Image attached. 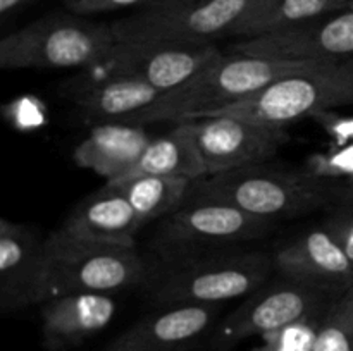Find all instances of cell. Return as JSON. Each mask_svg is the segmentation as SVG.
Segmentation results:
<instances>
[{
	"label": "cell",
	"mask_w": 353,
	"mask_h": 351,
	"mask_svg": "<svg viewBox=\"0 0 353 351\" xmlns=\"http://www.w3.org/2000/svg\"><path fill=\"white\" fill-rule=\"evenodd\" d=\"M326 62L281 61L243 54H223L209 67L172 92L162 93L157 102L124 120L128 124L186 123L261 92L272 81L309 71Z\"/></svg>",
	"instance_id": "obj_1"
},
{
	"label": "cell",
	"mask_w": 353,
	"mask_h": 351,
	"mask_svg": "<svg viewBox=\"0 0 353 351\" xmlns=\"http://www.w3.org/2000/svg\"><path fill=\"white\" fill-rule=\"evenodd\" d=\"M148 268L134 248L76 240L54 231L43 241L38 303L76 292H112L137 286Z\"/></svg>",
	"instance_id": "obj_2"
},
{
	"label": "cell",
	"mask_w": 353,
	"mask_h": 351,
	"mask_svg": "<svg viewBox=\"0 0 353 351\" xmlns=\"http://www.w3.org/2000/svg\"><path fill=\"white\" fill-rule=\"evenodd\" d=\"M117 45L112 24L79 14H52L0 41L3 69H93Z\"/></svg>",
	"instance_id": "obj_3"
},
{
	"label": "cell",
	"mask_w": 353,
	"mask_h": 351,
	"mask_svg": "<svg viewBox=\"0 0 353 351\" xmlns=\"http://www.w3.org/2000/svg\"><path fill=\"white\" fill-rule=\"evenodd\" d=\"M350 103H353V61H340L285 76L252 96L205 116H233L264 126L286 127L305 117L319 116Z\"/></svg>",
	"instance_id": "obj_4"
},
{
	"label": "cell",
	"mask_w": 353,
	"mask_h": 351,
	"mask_svg": "<svg viewBox=\"0 0 353 351\" xmlns=\"http://www.w3.org/2000/svg\"><path fill=\"white\" fill-rule=\"evenodd\" d=\"M259 0H161L116 21L117 43H212L234 36Z\"/></svg>",
	"instance_id": "obj_5"
},
{
	"label": "cell",
	"mask_w": 353,
	"mask_h": 351,
	"mask_svg": "<svg viewBox=\"0 0 353 351\" xmlns=\"http://www.w3.org/2000/svg\"><path fill=\"white\" fill-rule=\"evenodd\" d=\"M196 196L224 200L252 215L274 220L319 209L330 196V188L312 172L257 164L205 176L196 188Z\"/></svg>",
	"instance_id": "obj_6"
},
{
	"label": "cell",
	"mask_w": 353,
	"mask_h": 351,
	"mask_svg": "<svg viewBox=\"0 0 353 351\" xmlns=\"http://www.w3.org/2000/svg\"><path fill=\"white\" fill-rule=\"evenodd\" d=\"M272 268L274 258L257 251L192 262L164 279L154 298L161 306L217 305L261 289Z\"/></svg>",
	"instance_id": "obj_7"
},
{
	"label": "cell",
	"mask_w": 353,
	"mask_h": 351,
	"mask_svg": "<svg viewBox=\"0 0 353 351\" xmlns=\"http://www.w3.org/2000/svg\"><path fill=\"white\" fill-rule=\"evenodd\" d=\"M272 220L252 215L224 200L196 196L169 213L157 234L164 253L178 255L261 236Z\"/></svg>",
	"instance_id": "obj_8"
},
{
	"label": "cell",
	"mask_w": 353,
	"mask_h": 351,
	"mask_svg": "<svg viewBox=\"0 0 353 351\" xmlns=\"http://www.w3.org/2000/svg\"><path fill=\"white\" fill-rule=\"evenodd\" d=\"M326 291L286 279L261 288L241 303L214 334V346L228 350L254 336H268L309 317L321 315Z\"/></svg>",
	"instance_id": "obj_9"
},
{
	"label": "cell",
	"mask_w": 353,
	"mask_h": 351,
	"mask_svg": "<svg viewBox=\"0 0 353 351\" xmlns=\"http://www.w3.org/2000/svg\"><path fill=\"white\" fill-rule=\"evenodd\" d=\"M186 124L205 176L262 164L290 140L286 127L264 126L233 116H205Z\"/></svg>",
	"instance_id": "obj_10"
},
{
	"label": "cell",
	"mask_w": 353,
	"mask_h": 351,
	"mask_svg": "<svg viewBox=\"0 0 353 351\" xmlns=\"http://www.w3.org/2000/svg\"><path fill=\"white\" fill-rule=\"evenodd\" d=\"M221 55L214 43H117L92 71L126 76L168 93L195 78Z\"/></svg>",
	"instance_id": "obj_11"
},
{
	"label": "cell",
	"mask_w": 353,
	"mask_h": 351,
	"mask_svg": "<svg viewBox=\"0 0 353 351\" xmlns=\"http://www.w3.org/2000/svg\"><path fill=\"white\" fill-rule=\"evenodd\" d=\"M231 52L281 61L340 62L353 55V10L347 7L299 26L238 40Z\"/></svg>",
	"instance_id": "obj_12"
},
{
	"label": "cell",
	"mask_w": 353,
	"mask_h": 351,
	"mask_svg": "<svg viewBox=\"0 0 353 351\" xmlns=\"http://www.w3.org/2000/svg\"><path fill=\"white\" fill-rule=\"evenodd\" d=\"M217 305H172L121 332L105 351H188L212 329Z\"/></svg>",
	"instance_id": "obj_13"
},
{
	"label": "cell",
	"mask_w": 353,
	"mask_h": 351,
	"mask_svg": "<svg viewBox=\"0 0 353 351\" xmlns=\"http://www.w3.org/2000/svg\"><path fill=\"white\" fill-rule=\"evenodd\" d=\"M272 258L274 268L290 281L321 291H343L353 286L352 262L326 226L300 234Z\"/></svg>",
	"instance_id": "obj_14"
},
{
	"label": "cell",
	"mask_w": 353,
	"mask_h": 351,
	"mask_svg": "<svg viewBox=\"0 0 353 351\" xmlns=\"http://www.w3.org/2000/svg\"><path fill=\"white\" fill-rule=\"evenodd\" d=\"M64 95L95 124L124 123L162 95L147 83L88 69L69 81Z\"/></svg>",
	"instance_id": "obj_15"
},
{
	"label": "cell",
	"mask_w": 353,
	"mask_h": 351,
	"mask_svg": "<svg viewBox=\"0 0 353 351\" xmlns=\"http://www.w3.org/2000/svg\"><path fill=\"white\" fill-rule=\"evenodd\" d=\"M43 241L9 219L0 220V306L3 312L38 303Z\"/></svg>",
	"instance_id": "obj_16"
},
{
	"label": "cell",
	"mask_w": 353,
	"mask_h": 351,
	"mask_svg": "<svg viewBox=\"0 0 353 351\" xmlns=\"http://www.w3.org/2000/svg\"><path fill=\"white\" fill-rule=\"evenodd\" d=\"M141 222L123 193L103 184L74 206L59 231L76 240L134 248Z\"/></svg>",
	"instance_id": "obj_17"
},
{
	"label": "cell",
	"mask_w": 353,
	"mask_h": 351,
	"mask_svg": "<svg viewBox=\"0 0 353 351\" xmlns=\"http://www.w3.org/2000/svg\"><path fill=\"white\" fill-rule=\"evenodd\" d=\"M116 310V299L105 292H76L48 299L41 310L45 344L61 350L81 343L105 329Z\"/></svg>",
	"instance_id": "obj_18"
},
{
	"label": "cell",
	"mask_w": 353,
	"mask_h": 351,
	"mask_svg": "<svg viewBox=\"0 0 353 351\" xmlns=\"http://www.w3.org/2000/svg\"><path fill=\"white\" fill-rule=\"evenodd\" d=\"M152 136L141 124H95L88 136L74 148L76 165L95 172L105 182L126 178L140 160Z\"/></svg>",
	"instance_id": "obj_19"
},
{
	"label": "cell",
	"mask_w": 353,
	"mask_h": 351,
	"mask_svg": "<svg viewBox=\"0 0 353 351\" xmlns=\"http://www.w3.org/2000/svg\"><path fill=\"white\" fill-rule=\"evenodd\" d=\"M134 176H165L190 181L205 178V169L188 124L178 123L168 133L152 138L140 160L126 178Z\"/></svg>",
	"instance_id": "obj_20"
},
{
	"label": "cell",
	"mask_w": 353,
	"mask_h": 351,
	"mask_svg": "<svg viewBox=\"0 0 353 351\" xmlns=\"http://www.w3.org/2000/svg\"><path fill=\"white\" fill-rule=\"evenodd\" d=\"M348 7V0H259L238 26L234 38L262 36Z\"/></svg>",
	"instance_id": "obj_21"
},
{
	"label": "cell",
	"mask_w": 353,
	"mask_h": 351,
	"mask_svg": "<svg viewBox=\"0 0 353 351\" xmlns=\"http://www.w3.org/2000/svg\"><path fill=\"white\" fill-rule=\"evenodd\" d=\"M193 181L165 176H134L121 181L107 182L114 186L131 203L141 226L159 217L169 215L185 202Z\"/></svg>",
	"instance_id": "obj_22"
},
{
	"label": "cell",
	"mask_w": 353,
	"mask_h": 351,
	"mask_svg": "<svg viewBox=\"0 0 353 351\" xmlns=\"http://www.w3.org/2000/svg\"><path fill=\"white\" fill-rule=\"evenodd\" d=\"M314 351H353V291L323 313Z\"/></svg>",
	"instance_id": "obj_23"
},
{
	"label": "cell",
	"mask_w": 353,
	"mask_h": 351,
	"mask_svg": "<svg viewBox=\"0 0 353 351\" xmlns=\"http://www.w3.org/2000/svg\"><path fill=\"white\" fill-rule=\"evenodd\" d=\"M321 315L309 317L292 323L278 332L262 337V344L254 351H314Z\"/></svg>",
	"instance_id": "obj_24"
},
{
	"label": "cell",
	"mask_w": 353,
	"mask_h": 351,
	"mask_svg": "<svg viewBox=\"0 0 353 351\" xmlns=\"http://www.w3.org/2000/svg\"><path fill=\"white\" fill-rule=\"evenodd\" d=\"M161 0H64L65 7L71 12L79 14V16H92V14L114 12L121 9H143V7L157 3Z\"/></svg>",
	"instance_id": "obj_25"
},
{
	"label": "cell",
	"mask_w": 353,
	"mask_h": 351,
	"mask_svg": "<svg viewBox=\"0 0 353 351\" xmlns=\"http://www.w3.org/2000/svg\"><path fill=\"white\" fill-rule=\"evenodd\" d=\"M326 229L336 237V241L343 248L345 255L353 265V203L348 209L334 213L326 222Z\"/></svg>",
	"instance_id": "obj_26"
},
{
	"label": "cell",
	"mask_w": 353,
	"mask_h": 351,
	"mask_svg": "<svg viewBox=\"0 0 353 351\" xmlns=\"http://www.w3.org/2000/svg\"><path fill=\"white\" fill-rule=\"evenodd\" d=\"M33 2L34 0H0V14L6 17V16H9V14L19 10L21 7L30 6V3H33Z\"/></svg>",
	"instance_id": "obj_27"
},
{
	"label": "cell",
	"mask_w": 353,
	"mask_h": 351,
	"mask_svg": "<svg viewBox=\"0 0 353 351\" xmlns=\"http://www.w3.org/2000/svg\"><path fill=\"white\" fill-rule=\"evenodd\" d=\"M345 198H347L350 203H353V186L350 184L347 186V189H345Z\"/></svg>",
	"instance_id": "obj_28"
},
{
	"label": "cell",
	"mask_w": 353,
	"mask_h": 351,
	"mask_svg": "<svg viewBox=\"0 0 353 351\" xmlns=\"http://www.w3.org/2000/svg\"><path fill=\"white\" fill-rule=\"evenodd\" d=\"M348 9L353 10V0H348Z\"/></svg>",
	"instance_id": "obj_29"
},
{
	"label": "cell",
	"mask_w": 353,
	"mask_h": 351,
	"mask_svg": "<svg viewBox=\"0 0 353 351\" xmlns=\"http://www.w3.org/2000/svg\"><path fill=\"white\" fill-rule=\"evenodd\" d=\"M348 184L353 186V176H350V181H348Z\"/></svg>",
	"instance_id": "obj_30"
}]
</instances>
